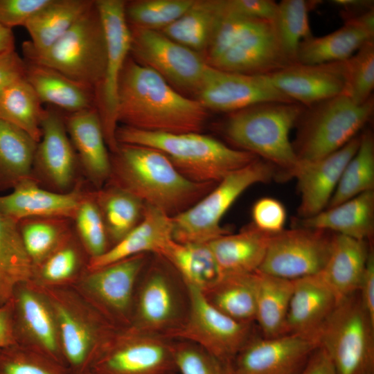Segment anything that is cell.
<instances>
[{"instance_id":"cell-1","label":"cell","mask_w":374,"mask_h":374,"mask_svg":"<svg viewBox=\"0 0 374 374\" xmlns=\"http://www.w3.org/2000/svg\"><path fill=\"white\" fill-rule=\"evenodd\" d=\"M196 99L177 92L150 68L128 57L121 73L117 121L157 132H199L208 116Z\"/></svg>"},{"instance_id":"cell-2","label":"cell","mask_w":374,"mask_h":374,"mask_svg":"<svg viewBox=\"0 0 374 374\" xmlns=\"http://www.w3.org/2000/svg\"><path fill=\"white\" fill-rule=\"evenodd\" d=\"M107 184L174 217L194 205L217 183H197L187 179L157 149L119 144L118 151L111 157Z\"/></svg>"},{"instance_id":"cell-3","label":"cell","mask_w":374,"mask_h":374,"mask_svg":"<svg viewBox=\"0 0 374 374\" xmlns=\"http://www.w3.org/2000/svg\"><path fill=\"white\" fill-rule=\"evenodd\" d=\"M206 63L217 70L267 75L291 64L280 45L274 22L222 13L206 50Z\"/></svg>"},{"instance_id":"cell-4","label":"cell","mask_w":374,"mask_h":374,"mask_svg":"<svg viewBox=\"0 0 374 374\" xmlns=\"http://www.w3.org/2000/svg\"><path fill=\"white\" fill-rule=\"evenodd\" d=\"M116 139L118 144L159 150L182 175L197 183L217 184L258 158L199 132H148L122 125L116 130Z\"/></svg>"},{"instance_id":"cell-5","label":"cell","mask_w":374,"mask_h":374,"mask_svg":"<svg viewBox=\"0 0 374 374\" xmlns=\"http://www.w3.org/2000/svg\"><path fill=\"white\" fill-rule=\"evenodd\" d=\"M304 109L294 102L257 104L229 113L223 131L237 149L269 162L280 175L293 177L299 161L290 135Z\"/></svg>"},{"instance_id":"cell-6","label":"cell","mask_w":374,"mask_h":374,"mask_svg":"<svg viewBox=\"0 0 374 374\" xmlns=\"http://www.w3.org/2000/svg\"><path fill=\"white\" fill-rule=\"evenodd\" d=\"M26 62L52 68L92 89L96 96L106 64V44L94 1L68 31L48 48L35 51L22 44Z\"/></svg>"},{"instance_id":"cell-7","label":"cell","mask_w":374,"mask_h":374,"mask_svg":"<svg viewBox=\"0 0 374 374\" xmlns=\"http://www.w3.org/2000/svg\"><path fill=\"white\" fill-rule=\"evenodd\" d=\"M373 110V97L357 104L345 93L305 107L292 143L299 161H314L342 148L357 136Z\"/></svg>"},{"instance_id":"cell-8","label":"cell","mask_w":374,"mask_h":374,"mask_svg":"<svg viewBox=\"0 0 374 374\" xmlns=\"http://www.w3.org/2000/svg\"><path fill=\"white\" fill-rule=\"evenodd\" d=\"M278 175L273 165L260 158L231 172L194 205L172 217L173 240L208 243L229 233L221 220L233 204L250 186L271 181Z\"/></svg>"},{"instance_id":"cell-9","label":"cell","mask_w":374,"mask_h":374,"mask_svg":"<svg viewBox=\"0 0 374 374\" xmlns=\"http://www.w3.org/2000/svg\"><path fill=\"white\" fill-rule=\"evenodd\" d=\"M337 374H374V323L358 292L339 301L316 338Z\"/></svg>"},{"instance_id":"cell-10","label":"cell","mask_w":374,"mask_h":374,"mask_svg":"<svg viewBox=\"0 0 374 374\" xmlns=\"http://www.w3.org/2000/svg\"><path fill=\"white\" fill-rule=\"evenodd\" d=\"M157 256V260L148 264L139 286L132 328L168 338L187 316L188 292L173 268Z\"/></svg>"},{"instance_id":"cell-11","label":"cell","mask_w":374,"mask_h":374,"mask_svg":"<svg viewBox=\"0 0 374 374\" xmlns=\"http://www.w3.org/2000/svg\"><path fill=\"white\" fill-rule=\"evenodd\" d=\"M106 44V64L103 80L96 96L98 111L105 141L112 153L119 144L116 139L118 88L121 73L129 57L131 30L125 13V1L122 0L94 1Z\"/></svg>"},{"instance_id":"cell-12","label":"cell","mask_w":374,"mask_h":374,"mask_svg":"<svg viewBox=\"0 0 374 374\" xmlns=\"http://www.w3.org/2000/svg\"><path fill=\"white\" fill-rule=\"evenodd\" d=\"M189 305L183 323L168 337L188 341L230 365L253 335L252 323L238 321L215 308L203 293L187 286Z\"/></svg>"},{"instance_id":"cell-13","label":"cell","mask_w":374,"mask_h":374,"mask_svg":"<svg viewBox=\"0 0 374 374\" xmlns=\"http://www.w3.org/2000/svg\"><path fill=\"white\" fill-rule=\"evenodd\" d=\"M130 28V53L135 61L157 72L171 86L197 93L211 67L203 57L161 31Z\"/></svg>"},{"instance_id":"cell-14","label":"cell","mask_w":374,"mask_h":374,"mask_svg":"<svg viewBox=\"0 0 374 374\" xmlns=\"http://www.w3.org/2000/svg\"><path fill=\"white\" fill-rule=\"evenodd\" d=\"M330 233L300 226L272 235L258 271L290 280L320 274L330 254Z\"/></svg>"},{"instance_id":"cell-15","label":"cell","mask_w":374,"mask_h":374,"mask_svg":"<svg viewBox=\"0 0 374 374\" xmlns=\"http://www.w3.org/2000/svg\"><path fill=\"white\" fill-rule=\"evenodd\" d=\"M317 344L294 334L253 335L229 365L231 374H301Z\"/></svg>"},{"instance_id":"cell-16","label":"cell","mask_w":374,"mask_h":374,"mask_svg":"<svg viewBox=\"0 0 374 374\" xmlns=\"http://www.w3.org/2000/svg\"><path fill=\"white\" fill-rule=\"evenodd\" d=\"M100 359L96 374H172L176 370L171 339L132 328Z\"/></svg>"},{"instance_id":"cell-17","label":"cell","mask_w":374,"mask_h":374,"mask_svg":"<svg viewBox=\"0 0 374 374\" xmlns=\"http://www.w3.org/2000/svg\"><path fill=\"white\" fill-rule=\"evenodd\" d=\"M195 96L206 109L227 113L267 102H292L265 75L226 72L212 66Z\"/></svg>"},{"instance_id":"cell-18","label":"cell","mask_w":374,"mask_h":374,"mask_svg":"<svg viewBox=\"0 0 374 374\" xmlns=\"http://www.w3.org/2000/svg\"><path fill=\"white\" fill-rule=\"evenodd\" d=\"M42 132L34 157L33 175L51 190L66 193L75 184L78 161L66 132L64 117L48 105L41 124Z\"/></svg>"},{"instance_id":"cell-19","label":"cell","mask_w":374,"mask_h":374,"mask_svg":"<svg viewBox=\"0 0 374 374\" xmlns=\"http://www.w3.org/2000/svg\"><path fill=\"white\" fill-rule=\"evenodd\" d=\"M265 75L282 94L305 107L344 93L346 89L344 62H295Z\"/></svg>"},{"instance_id":"cell-20","label":"cell","mask_w":374,"mask_h":374,"mask_svg":"<svg viewBox=\"0 0 374 374\" xmlns=\"http://www.w3.org/2000/svg\"><path fill=\"white\" fill-rule=\"evenodd\" d=\"M360 136H356L338 150L317 160L299 161L293 177L301 195L299 215L312 217L325 210L336 189L341 173L357 150Z\"/></svg>"},{"instance_id":"cell-21","label":"cell","mask_w":374,"mask_h":374,"mask_svg":"<svg viewBox=\"0 0 374 374\" xmlns=\"http://www.w3.org/2000/svg\"><path fill=\"white\" fill-rule=\"evenodd\" d=\"M87 191L81 184L66 193L42 188L38 181L28 178L7 195H0V213L18 223L31 217H65L73 220Z\"/></svg>"},{"instance_id":"cell-22","label":"cell","mask_w":374,"mask_h":374,"mask_svg":"<svg viewBox=\"0 0 374 374\" xmlns=\"http://www.w3.org/2000/svg\"><path fill=\"white\" fill-rule=\"evenodd\" d=\"M293 283L286 320L287 334L297 335L316 343L319 331L339 301L319 274Z\"/></svg>"},{"instance_id":"cell-23","label":"cell","mask_w":374,"mask_h":374,"mask_svg":"<svg viewBox=\"0 0 374 374\" xmlns=\"http://www.w3.org/2000/svg\"><path fill=\"white\" fill-rule=\"evenodd\" d=\"M64 120L86 176L95 187L102 188L110 177L111 157L97 108L68 114Z\"/></svg>"},{"instance_id":"cell-24","label":"cell","mask_w":374,"mask_h":374,"mask_svg":"<svg viewBox=\"0 0 374 374\" xmlns=\"http://www.w3.org/2000/svg\"><path fill=\"white\" fill-rule=\"evenodd\" d=\"M371 40H374V9L344 19V25L331 33L312 35L303 40L296 62L317 64L344 62Z\"/></svg>"},{"instance_id":"cell-25","label":"cell","mask_w":374,"mask_h":374,"mask_svg":"<svg viewBox=\"0 0 374 374\" xmlns=\"http://www.w3.org/2000/svg\"><path fill=\"white\" fill-rule=\"evenodd\" d=\"M172 240V217L145 204L141 222L103 254L91 258L89 269L91 271L142 253L159 255Z\"/></svg>"},{"instance_id":"cell-26","label":"cell","mask_w":374,"mask_h":374,"mask_svg":"<svg viewBox=\"0 0 374 374\" xmlns=\"http://www.w3.org/2000/svg\"><path fill=\"white\" fill-rule=\"evenodd\" d=\"M148 260V253H142L91 271L87 285L110 311L125 317L132 305L136 283Z\"/></svg>"},{"instance_id":"cell-27","label":"cell","mask_w":374,"mask_h":374,"mask_svg":"<svg viewBox=\"0 0 374 374\" xmlns=\"http://www.w3.org/2000/svg\"><path fill=\"white\" fill-rule=\"evenodd\" d=\"M367 242L333 233L328 260L319 274L339 301L358 292L371 249Z\"/></svg>"},{"instance_id":"cell-28","label":"cell","mask_w":374,"mask_h":374,"mask_svg":"<svg viewBox=\"0 0 374 374\" xmlns=\"http://www.w3.org/2000/svg\"><path fill=\"white\" fill-rule=\"evenodd\" d=\"M271 235L251 223L237 233L223 235L208 244L223 276L244 274L258 270Z\"/></svg>"},{"instance_id":"cell-29","label":"cell","mask_w":374,"mask_h":374,"mask_svg":"<svg viewBox=\"0 0 374 374\" xmlns=\"http://www.w3.org/2000/svg\"><path fill=\"white\" fill-rule=\"evenodd\" d=\"M300 226L367 240L374 231V190L363 193L318 214L301 219Z\"/></svg>"},{"instance_id":"cell-30","label":"cell","mask_w":374,"mask_h":374,"mask_svg":"<svg viewBox=\"0 0 374 374\" xmlns=\"http://www.w3.org/2000/svg\"><path fill=\"white\" fill-rule=\"evenodd\" d=\"M26 64V80L42 104L54 105L68 114L96 108V93L90 88L48 66Z\"/></svg>"},{"instance_id":"cell-31","label":"cell","mask_w":374,"mask_h":374,"mask_svg":"<svg viewBox=\"0 0 374 374\" xmlns=\"http://www.w3.org/2000/svg\"><path fill=\"white\" fill-rule=\"evenodd\" d=\"M157 256L173 268L186 286L202 292L224 276L208 243H180L172 240Z\"/></svg>"},{"instance_id":"cell-32","label":"cell","mask_w":374,"mask_h":374,"mask_svg":"<svg viewBox=\"0 0 374 374\" xmlns=\"http://www.w3.org/2000/svg\"><path fill=\"white\" fill-rule=\"evenodd\" d=\"M33 269L18 224L0 213V306L11 301L16 288L32 277Z\"/></svg>"},{"instance_id":"cell-33","label":"cell","mask_w":374,"mask_h":374,"mask_svg":"<svg viewBox=\"0 0 374 374\" xmlns=\"http://www.w3.org/2000/svg\"><path fill=\"white\" fill-rule=\"evenodd\" d=\"M256 313L255 321L263 337L286 335V320L293 280L280 278L258 270L254 272Z\"/></svg>"},{"instance_id":"cell-34","label":"cell","mask_w":374,"mask_h":374,"mask_svg":"<svg viewBox=\"0 0 374 374\" xmlns=\"http://www.w3.org/2000/svg\"><path fill=\"white\" fill-rule=\"evenodd\" d=\"M93 2L91 0H51L24 25L30 37V40L25 42L35 51L48 48L68 31Z\"/></svg>"},{"instance_id":"cell-35","label":"cell","mask_w":374,"mask_h":374,"mask_svg":"<svg viewBox=\"0 0 374 374\" xmlns=\"http://www.w3.org/2000/svg\"><path fill=\"white\" fill-rule=\"evenodd\" d=\"M37 142L16 125L0 119V190L13 189L34 177Z\"/></svg>"},{"instance_id":"cell-36","label":"cell","mask_w":374,"mask_h":374,"mask_svg":"<svg viewBox=\"0 0 374 374\" xmlns=\"http://www.w3.org/2000/svg\"><path fill=\"white\" fill-rule=\"evenodd\" d=\"M222 7V0H195L183 15L161 32L197 53L206 51Z\"/></svg>"},{"instance_id":"cell-37","label":"cell","mask_w":374,"mask_h":374,"mask_svg":"<svg viewBox=\"0 0 374 374\" xmlns=\"http://www.w3.org/2000/svg\"><path fill=\"white\" fill-rule=\"evenodd\" d=\"M254 272L224 276L215 285L202 292L225 315L240 322L253 323L256 313Z\"/></svg>"},{"instance_id":"cell-38","label":"cell","mask_w":374,"mask_h":374,"mask_svg":"<svg viewBox=\"0 0 374 374\" xmlns=\"http://www.w3.org/2000/svg\"><path fill=\"white\" fill-rule=\"evenodd\" d=\"M106 228L114 244L120 241L141 220L144 203L127 191L108 184L93 191Z\"/></svg>"},{"instance_id":"cell-39","label":"cell","mask_w":374,"mask_h":374,"mask_svg":"<svg viewBox=\"0 0 374 374\" xmlns=\"http://www.w3.org/2000/svg\"><path fill=\"white\" fill-rule=\"evenodd\" d=\"M44 112L42 103L26 79L0 92V119L21 128L37 143L42 134Z\"/></svg>"},{"instance_id":"cell-40","label":"cell","mask_w":374,"mask_h":374,"mask_svg":"<svg viewBox=\"0 0 374 374\" xmlns=\"http://www.w3.org/2000/svg\"><path fill=\"white\" fill-rule=\"evenodd\" d=\"M374 188V140L371 132L360 135L359 148L345 166L326 207L335 206Z\"/></svg>"},{"instance_id":"cell-41","label":"cell","mask_w":374,"mask_h":374,"mask_svg":"<svg viewBox=\"0 0 374 374\" xmlns=\"http://www.w3.org/2000/svg\"><path fill=\"white\" fill-rule=\"evenodd\" d=\"M73 220L65 217H31L19 221L18 227L34 266L39 265L71 236Z\"/></svg>"},{"instance_id":"cell-42","label":"cell","mask_w":374,"mask_h":374,"mask_svg":"<svg viewBox=\"0 0 374 374\" xmlns=\"http://www.w3.org/2000/svg\"><path fill=\"white\" fill-rule=\"evenodd\" d=\"M315 3L305 0H283L278 3L273 22L281 48L291 63L296 62L301 43L312 36L308 13Z\"/></svg>"},{"instance_id":"cell-43","label":"cell","mask_w":374,"mask_h":374,"mask_svg":"<svg viewBox=\"0 0 374 374\" xmlns=\"http://www.w3.org/2000/svg\"><path fill=\"white\" fill-rule=\"evenodd\" d=\"M195 0H141L125 2V13L130 26L157 30L181 15Z\"/></svg>"},{"instance_id":"cell-44","label":"cell","mask_w":374,"mask_h":374,"mask_svg":"<svg viewBox=\"0 0 374 374\" xmlns=\"http://www.w3.org/2000/svg\"><path fill=\"white\" fill-rule=\"evenodd\" d=\"M16 306L26 329L50 352L57 350L56 328L47 306L34 293L15 290Z\"/></svg>"},{"instance_id":"cell-45","label":"cell","mask_w":374,"mask_h":374,"mask_svg":"<svg viewBox=\"0 0 374 374\" xmlns=\"http://www.w3.org/2000/svg\"><path fill=\"white\" fill-rule=\"evenodd\" d=\"M344 62L345 94L355 103L370 99L374 88V40L363 45Z\"/></svg>"},{"instance_id":"cell-46","label":"cell","mask_w":374,"mask_h":374,"mask_svg":"<svg viewBox=\"0 0 374 374\" xmlns=\"http://www.w3.org/2000/svg\"><path fill=\"white\" fill-rule=\"evenodd\" d=\"M73 222L91 258L103 254L108 249L107 231L93 191H87Z\"/></svg>"},{"instance_id":"cell-47","label":"cell","mask_w":374,"mask_h":374,"mask_svg":"<svg viewBox=\"0 0 374 374\" xmlns=\"http://www.w3.org/2000/svg\"><path fill=\"white\" fill-rule=\"evenodd\" d=\"M55 312L64 353L71 364H81L93 343L90 330L64 307L57 305Z\"/></svg>"},{"instance_id":"cell-48","label":"cell","mask_w":374,"mask_h":374,"mask_svg":"<svg viewBox=\"0 0 374 374\" xmlns=\"http://www.w3.org/2000/svg\"><path fill=\"white\" fill-rule=\"evenodd\" d=\"M173 341L175 364L180 374H231L229 365L197 345L186 341Z\"/></svg>"},{"instance_id":"cell-49","label":"cell","mask_w":374,"mask_h":374,"mask_svg":"<svg viewBox=\"0 0 374 374\" xmlns=\"http://www.w3.org/2000/svg\"><path fill=\"white\" fill-rule=\"evenodd\" d=\"M69 237L53 251L41 265L42 277L51 282H58L72 276L76 271L79 257L77 250L68 244Z\"/></svg>"},{"instance_id":"cell-50","label":"cell","mask_w":374,"mask_h":374,"mask_svg":"<svg viewBox=\"0 0 374 374\" xmlns=\"http://www.w3.org/2000/svg\"><path fill=\"white\" fill-rule=\"evenodd\" d=\"M252 224L267 234L274 235L284 230L287 212L284 205L273 197H262L255 202L251 210Z\"/></svg>"},{"instance_id":"cell-51","label":"cell","mask_w":374,"mask_h":374,"mask_svg":"<svg viewBox=\"0 0 374 374\" xmlns=\"http://www.w3.org/2000/svg\"><path fill=\"white\" fill-rule=\"evenodd\" d=\"M51 0H0V24L12 29L27 21Z\"/></svg>"},{"instance_id":"cell-52","label":"cell","mask_w":374,"mask_h":374,"mask_svg":"<svg viewBox=\"0 0 374 374\" xmlns=\"http://www.w3.org/2000/svg\"><path fill=\"white\" fill-rule=\"evenodd\" d=\"M12 346L0 348V374H60L44 364L14 352Z\"/></svg>"},{"instance_id":"cell-53","label":"cell","mask_w":374,"mask_h":374,"mask_svg":"<svg viewBox=\"0 0 374 374\" xmlns=\"http://www.w3.org/2000/svg\"><path fill=\"white\" fill-rule=\"evenodd\" d=\"M226 8L247 17L273 21L278 3L271 0H224Z\"/></svg>"},{"instance_id":"cell-54","label":"cell","mask_w":374,"mask_h":374,"mask_svg":"<svg viewBox=\"0 0 374 374\" xmlns=\"http://www.w3.org/2000/svg\"><path fill=\"white\" fill-rule=\"evenodd\" d=\"M27 64L15 51L0 55V92L26 79Z\"/></svg>"},{"instance_id":"cell-55","label":"cell","mask_w":374,"mask_h":374,"mask_svg":"<svg viewBox=\"0 0 374 374\" xmlns=\"http://www.w3.org/2000/svg\"><path fill=\"white\" fill-rule=\"evenodd\" d=\"M357 292L364 311L374 323V255L371 249Z\"/></svg>"},{"instance_id":"cell-56","label":"cell","mask_w":374,"mask_h":374,"mask_svg":"<svg viewBox=\"0 0 374 374\" xmlns=\"http://www.w3.org/2000/svg\"><path fill=\"white\" fill-rule=\"evenodd\" d=\"M12 310L11 301L0 306V348L14 346L16 343Z\"/></svg>"},{"instance_id":"cell-57","label":"cell","mask_w":374,"mask_h":374,"mask_svg":"<svg viewBox=\"0 0 374 374\" xmlns=\"http://www.w3.org/2000/svg\"><path fill=\"white\" fill-rule=\"evenodd\" d=\"M301 374H337V373L326 352L317 347Z\"/></svg>"},{"instance_id":"cell-58","label":"cell","mask_w":374,"mask_h":374,"mask_svg":"<svg viewBox=\"0 0 374 374\" xmlns=\"http://www.w3.org/2000/svg\"><path fill=\"white\" fill-rule=\"evenodd\" d=\"M332 3L343 10L345 19L373 9V1L367 0H333Z\"/></svg>"},{"instance_id":"cell-59","label":"cell","mask_w":374,"mask_h":374,"mask_svg":"<svg viewBox=\"0 0 374 374\" xmlns=\"http://www.w3.org/2000/svg\"><path fill=\"white\" fill-rule=\"evenodd\" d=\"M15 50V36L12 29L0 24V55Z\"/></svg>"},{"instance_id":"cell-60","label":"cell","mask_w":374,"mask_h":374,"mask_svg":"<svg viewBox=\"0 0 374 374\" xmlns=\"http://www.w3.org/2000/svg\"><path fill=\"white\" fill-rule=\"evenodd\" d=\"M172 374H175V373H172Z\"/></svg>"}]
</instances>
